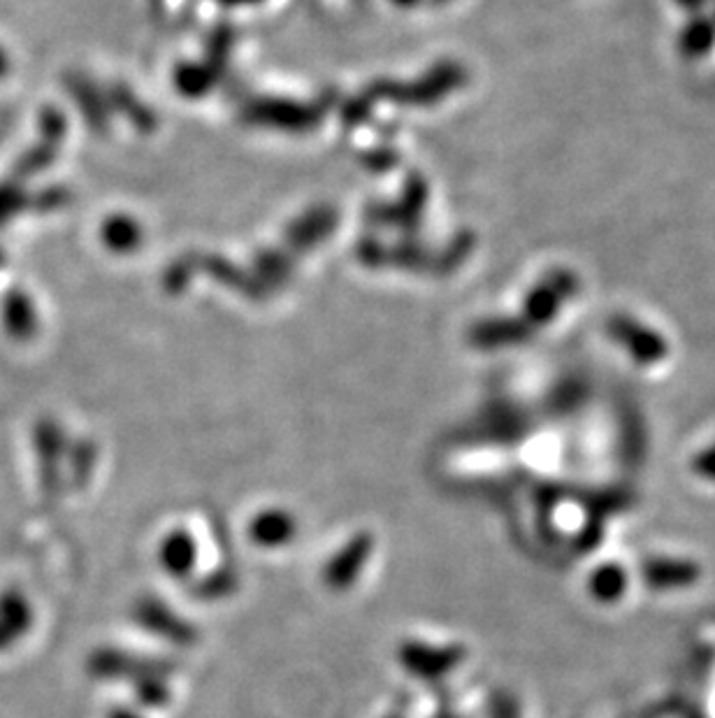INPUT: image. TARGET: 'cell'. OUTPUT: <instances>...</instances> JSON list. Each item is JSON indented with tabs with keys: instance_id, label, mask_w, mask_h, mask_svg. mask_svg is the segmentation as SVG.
<instances>
[{
	"instance_id": "7a4b0ae2",
	"label": "cell",
	"mask_w": 715,
	"mask_h": 718,
	"mask_svg": "<svg viewBox=\"0 0 715 718\" xmlns=\"http://www.w3.org/2000/svg\"><path fill=\"white\" fill-rule=\"evenodd\" d=\"M163 563L170 572H186L196 563V544L189 536H170L163 546Z\"/></svg>"
},
{
	"instance_id": "6da1fadb",
	"label": "cell",
	"mask_w": 715,
	"mask_h": 718,
	"mask_svg": "<svg viewBox=\"0 0 715 718\" xmlns=\"http://www.w3.org/2000/svg\"><path fill=\"white\" fill-rule=\"evenodd\" d=\"M296 532V521L286 512H263L251 524V538L261 546H281L291 542Z\"/></svg>"
}]
</instances>
